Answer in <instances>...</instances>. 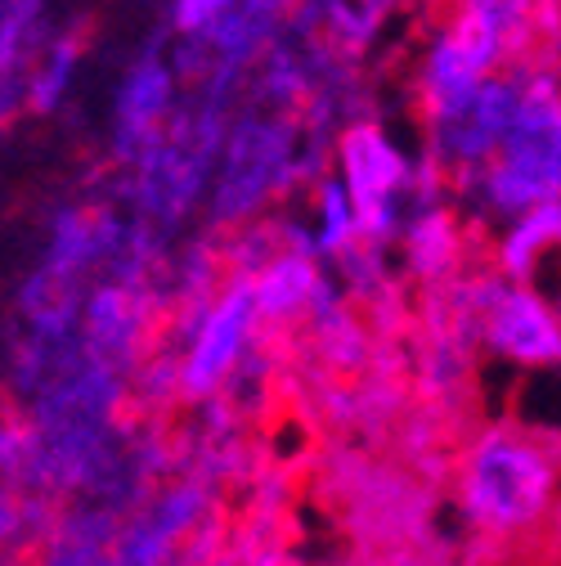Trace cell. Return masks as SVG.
<instances>
[{
    "mask_svg": "<svg viewBox=\"0 0 561 566\" xmlns=\"http://www.w3.org/2000/svg\"><path fill=\"white\" fill-rule=\"evenodd\" d=\"M449 494L463 526L485 544H526L561 500V450L526 418H489L463 441Z\"/></svg>",
    "mask_w": 561,
    "mask_h": 566,
    "instance_id": "6da1fadb",
    "label": "cell"
},
{
    "mask_svg": "<svg viewBox=\"0 0 561 566\" xmlns=\"http://www.w3.org/2000/svg\"><path fill=\"white\" fill-rule=\"evenodd\" d=\"M472 230H499L521 211L561 202V63H521V104L499 154L449 189Z\"/></svg>",
    "mask_w": 561,
    "mask_h": 566,
    "instance_id": "7a4b0ae2",
    "label": "cell"
},
{
    "mask_svg": "<svg viewBox=\"0 0 561 566\" xmlns=\"http://www.w3.org/2000/svg\"><path fill=\"white\" fill-rule=\"evenodd\" d=\"M543 41V10L512 6V0H467V6L441 10L417 32L409 59V99L413 117L423 122L445 113L480 82L508 73V67L534 59Z\"/></svg>",
    "mask_w": 561,
    "mask_h": 566,
    "instance_id": "3957f363",
    "label": "cell"
},
{
    "mask_svg": "<svg viewBox=\"0 0 561 566\" xmlns=\"http://www.w3.org/2000/svg\"><path fill=\"white\" fill-rule=\"evenodd\" d=\"M324 171L341 185L350 211H356V221H360L364 243L378 252H387L395 243L409 207L432 180L417 145H404V135L382 117L341 122L332 130Z\"/></svg>",
    "mask_w": 561,
    "mask_h": 566,
    "instance_id": "277c9868",
    "label": "cell"
},
{
    "mask_svg": "<svg viewBox=\"0 0 561 566\" xmlns=\"http://www.w3.org/2000/svg\"><path fill=\"white\" fill-rule=\"evenodd\" d=\"M458 311L489 365L517 378L561 374V302L543 283H517L480 270L458 289Z\"/></svg>",
    "mask_w": 561,
    "mask_h": 566,
    "instance_id": "5b68a950",
    "label": "cell"
},
{
    "mask_svg": "<svg viewBox=\"0 0 561 566\" xmlns=\"http://www.w3.org/2000/svg\"><path fill=\"white\" fill-rule=\"evenodd\" d=\"M265 324L247 297L239 279H221L212 289H202L189 311L176 324L167 374L176 396L184 400H216L230 396L243 374L256 365Z\"/></svg>",
    "mask_w": 561,
    "mask_h": 566,
    "instance_id": "8992f818",
    "label": "cell"
},
{
    "mask_svg": "<svg viewBox=\"0 0 561 566\" xmlns=\"http://www.w3.org/2000/svg\"><path fill=\"white\" fill-rule=\"evenodd\" d=\"M315 171L301 167V135L288 117L247 113L230 126L221 171L212 176V211L230 226H256L265 202L297 198Z\"/></svg>",
    "mask_w": 561,
    "mask_h": 566,
    "instance_id": "52a82bcc",
    "label": "cell"
},
{
    "mask_svg": "<svg viewBox=\"0 0 561 566\" xmlns=\"http://www.w3.org/2000/svg\"><path fill=\"white\" fill-rule=\"evenodd\" d=\"M521 104V63L508 73L480 82L472 95H463L458 104H449L445 113H432L417 122L423 139H417V154H423L427 171L441 176L449 189L463 185L467 176H476L489 158L499 154L504 135L517 117Z\"/></svg>",
    "mask_w": 561,
    "mask_h": 566,
    "instance_id": "ba28073f",
    "label": "cell"
},
{
    "mask_svg": "<svg viewBox=\"0 0 561 566\" xmlns=\"http://www.w3.org/2000/svg\"><path fill=\"white\" fill-rule=\"evenodd\" d=\"M230 279H239L261 324L265 328H293L328 311L332 289H328V265H319L310 252L293 248L278 226L265 230V243L239 248L230 261Z\"/></svg>",
    "mask_w": 561,
    "mask_h": 566,
    "instance_id": "9c48e42d",
    "label": "cell"
},
{
    "mask_svg": "<svg viewBox=\"0 0 561 566\" xmlns=\"http://www.w3.org/2000/svg\"><path fill=\"white\" fill-rule=\"evenodd\" d=\"M180 63L158 41H149L121 67L113 91V145L121 163L135 167L171 135L180 117Z\"/></svg>",
    "mask_w": 561,
    "mask_h": 566,
    "instance_id": "30bf717a",
    "label": "cell"
},
{
    "mask_svg": "<svg viewBox=\"0 0 561 566\" xmlns=\"http://www.w3.org/2000/svg\"><path fill=\"white\" fill-rule=\"evenodd\" d=\"M278 234H284L293 248L310 252L319 265H341V270H356L364 256H378V248L364 243L360 221L350 211L341 185L319 167L301 189L297 202L284 221H278Z\"/></svg>",
    "mask_w": 561,
    "mask_h": 566,
    "instance_id": "8fae6325",
    "label": "cell"
},
{
    "mask_svg": "<svg viewBox=\"0 0 561 566\" xmlns=\"http://www.w3.org/2000/svg\"><path fill=\"white\" fill-rule=\"evenodd\" d=\"M467 234H472V226L463 221L449 185L441 176H432L427 189L417 193V202L409 207V217H404L391 248H400V261H404L409 279L441 283V279L458 274V265L467 256Z\"/></svg>",
    "mask_w": 561,
    "mask_h": 566,
    "instance_id": "7c38bea8",
    "label": "cell"
},
{
    "mask_svg": "<svg viewBox=\"0 0 561 566\" xmlns=\"http://www.w3.org/2000/svg\"><path fill=\"white\" fill-rule=\"evenodd\" d=\"M557 265H561V202L530 207L517 221L489 230V270L495 274L517 283H539Z\"/></svg>",
    "mask_w": 561,
    "mask_h": 566,
    "instance_id": "4fadbf2b",
    "label": "cell"
},
{
    "mask_svg": "<svg viewBox=\"0 0 561 566\" xmlns=\"http://www.w3.org/2000/svg\"><path fill=\"white\" fill-rule=\"evenodd\" d=\"M77 73H82V36L77 32H50V41L36 50L32 67L23 73L19 99L36 113H50L73 95Z\"/></svg>",
    "mask_w": 561,
    "mask_h": 566,
    "instance_id": "5bb4252c",
    "label": "cell"
},
{
    "mask_svg": "<svg viewBox=\"0 0 561 566\" xmlns=\"http://www.w3.org/2000/svg\"><path fill=\"white\" fill-rule=\"evenodd\" d=\"M14 472H19V468H0V553L14 548V539L28 531L23 500L14 494Z\"/></svg>",
    "mask_w": 561,
    "mask_h": 566,
    "instance_id": "9a60e30c",
    "label": "cell"
}]
</instances>
